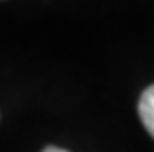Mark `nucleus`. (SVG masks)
Segmentation results:
<instances>
[{"instance_id":"nucleus-1","label":"nucleus","mask_w":154,"mask_h":152,"mask_svg":"<svg viewBox=\"0 0 154 152\" xmlns=\"http://www.w3.org/2000/svg\"><path fill=\"white\" fill-rule=\"evenodd\" d=\"M138 115H140V121H142V125H144V129L148 130L150 136L154 138V85H150L148 89H144V93L140 95Z\"/></svg>"},{"instance_id":"nucleus-2","label":"nucleus","mask_w":154,"mask_h":152,"mask_svg":"<svg viewBox=\"0 0 154 152\" xmlns=\"http://www.w3.org/2000/svg\"><path fill=\"white\" fill-rule=\"evenodd\" d=\"M42 152H67V150H63V148H57V146H45Z\"/></svg>"}]
</instances>
